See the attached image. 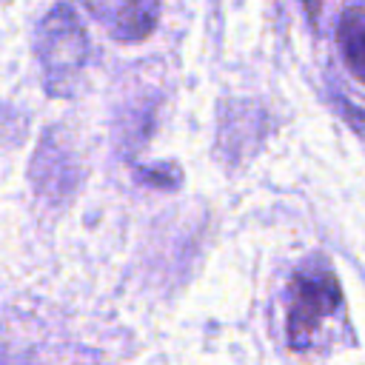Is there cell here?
Masks as SVG:
<instances>
[{
  "mask_svg": "<svg viewBox=\"0 0 365 365\" xmlns=\"http://www.w3.org/2000/svg\"><path fill=\"white\" fill-rule=\"evenodd\" d=\"M342 311V288L331 268L311 265L299 268L288 285L285 334L291 351H311L319 345L325 325Z\"/></svg>",
  "mask_w": 365,
  "mask_h": 365,
  "instance_id": "6da1fadb",
  "label": "cell"
},
{
  "mask_svg": "<svg viewBox=\"0 0 365 365\" xmlns=\"http://www.w3.org/2000/svg\"><path fill=\"white\" fill-rule=\"evenodd\" d=\"M37 57L48 94H71L88 60V40L77 14L68 6H57L40 20Z\"/></svg>",
  "mask_w": 365,
  "mask_h": 365,
  "instance_id": "7a4b0ae2",
  "label": "cell"
},
{
  "mask_svg": "<svg viewBox=\"0 0 365 365\" xmlns=\"http://www.w3.org/2000/svg\"><path fill=\"white\" fill-rule=\"evenodd\" d=\"M163 0H111L108 3V31L117 40L134 43L145 40L160 20Z\"/></svg>",
  "mask_w": 365,
  "mask_h": 365,
  "instance_id": "3957f363",
  "label": "cell"
},
{
  "mask_svg": "<svg viewBox=\"0 0 365 365\" xmlns=\"http://www.w3.org/2000/svg\"><path fill=\"white\" fill-rule=\"evenodd\" d=\"M336 46L348 71L365 83V3L351 6L336 26Z\"/></svg>",
  "mask_w": 365,
  "mask_h": 365,
  "instance_id": "277c9868",
  "label": "cell"
},
{
  "mask_svg": "<svg viewBox=\"0 0 365 365\" xmlns=\"http://www.w3.org/2000/svg\"><path fill=\"white\" fill-rule=\"evenodd\" d=\"M322 3H325V0H302L305 14H308L311 23H317V17H319V11H322Z\"/></svg>",
  "mask_w": 365,
  "mask_h": 365,
  "instance_id": "5b68a950",
  "label": "cell"
}]
</instances>
